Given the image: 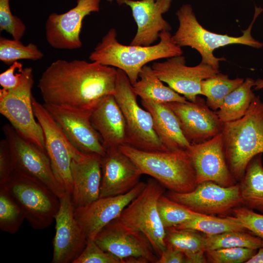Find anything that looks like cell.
Returning <instances> with one entry per match:
<instances>
[{
    "mask_svg": "<svg viewBox=\"0 0 263 263\" xmlns=\"http://www.w3.org/2000/svg\"><path fill=\"white\" fill-rule=\"evenodd\" d=\"M262 154L255 155L250 161L239 185L242 204L263 214Z\"/></svg>",
    "mask_w": 263,
    "mask_h": 263,
    "instance_id": "4316f807",
    "label": "cell"
},
{
    "mask_svg": "<svg viewBox=\"0 0 263 263\" xmlns=\"http://www.w3.org/2000/svg\"><path fill=\"white\" fill-rule=\"evenodd\" d=\"M113 95L126 122V145L145 151L168 150L163 146L155 131L151 113L140 107L130 79L118 69Z\"/></svg>",
    "mask_w": 263,
    "mask_h": 263,
    "instance_id": "52a82bcc",
    "label": "cell"
},
{
    "mask_svg": "<svg viewBox=\"0 0 263 263\" xmlns=\"http://www.w3.org/2000/svg\"><path fill=\"white\" fill-rule=\"evenodd\" d=\"M176 116L182 132L190 144L207 141L222 132L224 123L216 112L198 96L194 101L166 103Z\"/></svg>",
    "mask_w": 263,
    "mask_h": 263,
    "instance_id": "e0dca14e",
    "label": "cell"
},
{
    "mask_svg": "<svg viewBox=\"0 0 263 263\" xmlns=\"http://www.w3.org/2000/svg\"><path fill=\"white\" fill-rule=\"evenodd\" d=\"M25 215L19 205L3 188H0V229L11 234L21 227Z\"/></svg>",
    "mask_w": 263,
    "mask_h": 263,
    "instance_id": "836d02e7",
    "label": "cell"
},
{
    "mask_svg": "<svg viewBox=\"0 0 263 263\" xmlns=\"http://www.w3.org/2000/svg\"><path fill=\"white\" fill-rule=\"evenodd\" d=\"M141 101L151 113L155 131L165 149L187 150L191 144L185 136L176 116L167 104L148 100Z\"/></svg>",
    "mask_w": 263,
    "mask_h": 263,
    "instance_id": "d4e9b609",
    "label": "cell"
},
{
    "mask_svg": "<svg viewBox=\"0 0 263 263\" xmlns=\"http://www.w3.org/2000/svg\"><path fill=\"white\" fill-rule=\"evenodd\" d=\"M129 6L135 21L137 30L131 44L133 45H151L159 38L161 32L169 31L170 25L162 15L169 9L172 0H109Z\"/></svg>",
    "mask_w": 263,
    "mask_h": 263,
    "instance_id": "44dd1931",
    "label": "cell"
},
{
    "mask_svg": "<svg viewBox=\"0 0 263 263\" xmlns=\"http://www.w3.org/2000/svg\"><path fill=\"white\" fill-rule=\"evenodd\" d=\"M191 210L200 214L226 216L242 204L239 184L224 187L212 181L196 186L192 191L177 193L169 191L166 195Z\"/></svg>",
    "mask_w": 263,
    "mask_h": 263,
    "instance_id": "7c38bea8",
    "label": "cell"
},
{
    "mask_svg": "<svg viewBox=\"0 0 263 263\" xmlns=\"http://www.w3.org/2000/svg\"><path fill=\"white\" fill-rule=\"evenodd\" d=\"M43 54L38 46L29 43L23 44L20 40L0 38V60L7 65H11L20 59L38 60Z\"/></svg>",
    "mask_w": 263,
    "mask_h": 263,
    "instance_id": "d6a6232c",
    "label": "cell"
},
{
    "mask_svg": "<svg viewBox=\"0 0 263 263\" xmlns=\"http://www.w3.org/2000/svg\"><path fill=\"white\" fill-rule=\"evenodd\" d=\"M232 212L246 230L262 240L263 247V214L256 213L246 207L240 206L234 208Z\"/></svg>",
    "mask_w": 263,
    "mask_h": 263,
    "instance_id": "74e56055",
    "label": "cell"
},
{
    "mask_svg": "<svg viewBox=\"0 0 263 263\" xmlns=\"http://www.w3.org/2000/svg\"><path fill=\"white\" fill-rule=\"evenodd\" d=\"M12 154L14 172L48 188L58 198L66 192L56 179L46 151L25 138L9 124L2 127Z\"/></svg>",
    "mask_w": 263,
    "mask_h": 263,
    "instance_id": "9c48e42d",
    "label": "cell"
},
{
    "mask_svg": "<svg viewBox=\"0 0 263 263\" xmlns=\"http://www.w3.org/2000/svg\"><path fill=\"white\" fill-rule=\"evenodd\" d=\"M32 105L34 115L43 131L45 151L54 173L65 192L71 196L73 190L72 161L79 159L86 153L81 152L72 144L43 105L33 96Z\"/></svg>",
    "mask_w": 263,
    "mask_h": 263,
    "instance_id": "8fae6325",
    "label": "cell"
},
{
    "mask_svg": "<svg viewBox=\"0 0 263 263\" xmlns=\"http://www.w3.org/2000/svg\"><path fill=\"white\" fill-rule=\"evenodd\" d=\"M244 81L242 78L230 79L226 75L219 72L202 80V95L206 97V102L211 110L217 111L225 97Z\"/></svg>",
    "mask_w": 263,
    "mask_h": 263,
    "instance_id": "f546056e",
    "label": "cell"
},
{
    "mask_svg": "<svg viewBox=\"0 0 263 263\" xmlns=\"http://www.w3.org/2000/svg\"><path fill=\"white\" fill-rule=\"evenodd\" d=\"M23 65L15 61L0 74V85L2 88L9 90L16 87L20 82Z\"/></svg>",
    "mask_w": 263,
    "mask_h": 263,
    "instance_id": "60d3db41",
    "label": "cell"
},
{
    "mask_svg": "<svg viewBox=\"0 0 263 263\" xmlns=\"http://www.w3.org/2000/svg\"><path fill=\"white\" fill-rule=\"evenodd\" d=\"M229 169L237 182L256 155L263 153V102L256 96L245 115L225 123L222 132Z\"/></svg>",
    "mask_w": 263,
    "mask_h": 263,
    "instance_id": "277c9868",
    "label": "cell"
},
{
    "mask_svg": "<svg viewBox=\"0 0 263 263\" xmlns=\"http://www.w3.org/2000/svg\"><path fill=\"white\" fill-rule=\"evenodd\" d=\"M159 38L156 45H125L118 41L116 31L112 28L97 44L89 59L121 70L133 85L142 68L149 62L182 55L181 47L174 43L169 31L161 32Z\"/></svg>",
    "mask_w": 263,
    "mask_h": 263,
    "instance_id": "7a4b0ae2",
    "label": "cell"
},
{
    "mask_svg": "<svg viewBox=\"0 0 263 263\" xmlns=\"http://www.w3.org/2000/svg\"><path fill=\"white\" fill-rule=\"evenodd\" d=\"M164 188L155 179L149 178L142 192L114 220L123 227L144 235L158 258L167 246L166 229L157 208L158 200L163 194Z\"/></svg>",
    "mask_w": 263,
    "mask_h": 263,
    "instance_id": "8992f818",
    "label": "cell"
},
{
    "mask_svg": "<svg viewBox=\"0 0 263 263\" xmlns=\"http://www.w3.org/2000/svg\"><path fill=\"white\" fill-rule=\"evenodd\" d=\"M166 242L181 251L186 263H207L206 257V236L198 231L179 229L174 227L166 229Z\"/></svg>",
    "mask_w": 263,
    "mask_h": 263,
    "instance_id": "83f0119b",
    "label": "cell"
},
{
    "mask_svg": "<svg viewBox=\"0 0 263 263\" xmlns=\"http://www.w3.org/2000/svg\"><path fill=\"white\" fill-rule=\"evenodd\" d=\"M101 157L95 153H86L79 159L72 160L71 200L75 210L83 207L99 198Z\"/></svg>",
    "mask_w": 263,
    "mask_h": 263,
    "instance_id": "603a6c76",
    "label": "cell"
},
{
    "mask_svg": "<svg viewBox=\"0 0 263 263\" xmlns=\"http://www.w3.org/2000/svg\"><path fill=\"white\" fill-rule=\"evenodd\" d=\"M263 9L255 7L253 18L247 28L243 30V35L232 37L212 32L205 28L198 21L191 5H182L176 13L179 26L172 36L174 43L180 47L188 46L195 49L200 54L201 62L219 69L220 62L225 60L224 57H217L215 50L228 45L238 44L259 49L263 43L253 38L251 29L254 23Z\"/></svg>",
    "mask_w": 263,
    "mask_h": 263,
    "instance_id": "3957f363",
    "label": "cell"
},
{
    "mask_svg": "<svg viewBox=\"0 0 263 263\" xmlns=\"http://www.w3.org/2000/svg\"><path fill=\"white\" fill-rule=\"evenodd\" d=\"M195 172L196 185L212 181L224 187L237 184L225 157L222 133L187 150Z\"/></svg>",
    "mask_w": 263,
    "mask_h": 263,
    "instance_id": "2e32d148",
    "label": "cell"
},
{
    "mask_svg": "<svg viewBox=\"0 0 263 263\" xmlns=\"http://www.w3.org/2000/svg\"><path fill=\"white\" fill-rule=\"evenodd\" d=\"M14 168L11 148L8 141L0 142V186L4 185L12 176Z\"/></svg>",
    "mask_w": 263,
    "mask_h": 263,
    "instance_id": "ab89813d",
    "label": "cell"
},
{
    "mask_svg": "<svg viewBox=\"0 0 263 263\" xmlns=\"http://www.w3.org/2000/svg\"><path fill=\"white\" fill-rule=\"evenodd\" d=\"M94 240L103 250L124 263H156L158 259L144 235L123 227L114 220L105 226Z\"/></svg>",
    "mask_w": 263,
    "mask_h": 263,
    "instance_id": "4fadbf2b",
    "label": "cell"
},
{
    "mask_svg": "<svg viewBox=\"0 0 263 263\" xmlns=\"http://www.w3.org/2000/svg\"><path fill=\"white\" fill-rule=\"evenodd\" d=\"M101 0H77L76 5L62 14H50L45 24L47 42L53 48L76 50L82 43L80 38L82 21L92 12H98Z\"/></svg>",
    "mask_w": 263,
    "mask_h": 263,
    "instance_id": "9a60e30c",
    "label": "cell"
},
{
    "mask_svg": "<svg viewBox=\"0 0 263 263\" xmlns=\"http://www.w3.org/2000/svg\"><path fill=\"white\" fill-rule=\"evenodd\" d=\"M254 89L256 90L263 89V79L259 78L255 81Z\"/></svg>",
    "mask_w": 263,
    "mask_h": 263,
    "instance_id": "ee69618b",
    "label": "cell"
},
{
    "mask_svg": "<svg viewBox=\"0 0 263 263\" xmlns=\"http://www.w3.org/2000/svg\"><path fill=\"white\" fill-rule=\"evenodd\" d=\"M206 251L220 248L245 247L258 249L262 246V240L245 231H231L206 235Z\"/></svg>",
    "mask_w": 263,
    "mask_h": 263,
    "instance_id": "1f68e13d",
    "label": "cell"
},
{
    "mask_svg": "<svg viewBox=\"0 0 263 263\" xmlns=\"http://www.w3.org/2000/svg\"><path fill=\"white\" fill-rule=\"evenodd\" d=\"M256 252L257 249L238 247L208 250L205 255L208 263H245Z\"/></svg>",
    "mask_w": 263,
    "mask_h": 263,
    "instance_id": "d590c367",
    "label": "cell"
},
{
    "mask_svg": "<svg viewBox=\"0 0 263 263\" xmlns=\"http://www.w3.org/2000/svg\"><path fill=\"white\" fill-rule=\"evenodd\" d=\"M119 147L143 174L151 176L169 191L186 193L196 187L195 172L187 150L150 151L128 145Z\"/></svg>",
    "mask_w": 263,
    "mask_h": 263,
    "instance_id": "5b68a950",
    "label": "cell"
},
{
    "mask_svg": "<svg viewBox=\"0 0 263 263\" xmlns=\"http://www.w3.org/2000/svg\"><path fill=\"white\" fill-rule=\"evenodd\" d=\"M102 179L99 197L126 193L140 182L143 174L134 162L119 147L106 149L101 157Z\"/></svg>",
    "mask_w": 263,
    "mask_h": 263,
    "instance_id": "ffe728a7",
    "label": "cell"
},
{
    "mask_svg": "<svg viewBox=\"0 0 263 263\" xmlns=\"http://www.w3.org/2000/svg\"><path fill=\"white\" fill-rule=\"evenodd\" d=\"M43 105L77 149L85 153L105 155L106 149L90 116L57 106Z\"/></svg>",
    "mask_w": 263,
    "mask_h": 263,
    "instance_id": "7402d4cb",
    "label": "cell"
},
{
    "mask_svg": "<svg viewBox=\"0 0 263 263\" xmlns=\"http://www.w3.org/2000/svg\"><path fill=\"white\" fill-rule=\"evenodd\" d=\"M167 246L159 257L156 263H186L185 254L171 244L166 243Z\"/></svg>",
    "mask_w": 263,
    "mask_h": 263,
    "instance_id": "b9f144b4",
    "label": "cell"
},
{
    "mask_svg": "<svg viewBox=\"0 0 263 263\" xmlns=\"http://www.w3.org/2000/svg\"><path fill=\"white\" fill-rule=\"evenodd\" d=\"M174 227L201 232L206 235H216L231 231H246L233 216L219 218L204 214Z\"/></svg>",
    "mask_w": 263,
    "mask_h": 263,
    "instance_id": "4dcf8cb0",
    "label": "cell"
},
{
    "mask_svg": "<svg viewBox=\"0 0 263 263\" xmlns=\"http://www.w3.org/2000/svg\"><path fill=\"white\" fill-rule=\"evenodd\" d=\"M182 55L170 58L163 62H154L151 68L157 77L187 100L194 101L202 95V80L219 72V69L200 62L195 66L186 64Z\"/></svg>",
    "mask_w": 263,
    "mask_h": 263,
    "instance_id": "5bb4252c",
    "label": "cell"
},
{
    "mask_svg": "<svg viewBox=\"0 0 263 263\" xmlns=\"http://www.w3.org/2000/svg\"><path fill=\"white\" fill-rule=\"evenodd\" d=\"M157 208L165 229L175 227L203 215L191 210L164 194L158 200Z\"/></svg>",
    "mask_w": 263,
    "mask_h": 263,
    "instance_id": "e575fe53",
    "label": "cell"
},
{
    "mask_svg": "<svg viewBox=\"0 0 263 263\" xmlns=\"http://www.w3.org/2000/svg\"><path fill=\"white\" fill-rule=\"evenodd\" d=\"M245 263H263V247L259 248V250Z\"/></svg>",
    "mask_w": 263,
    "mask_h": 263,
    "instance_id": "7bdbcfd3",
    "label": "cell"
},
{
    "mask_svg": "<svg viewBox=\"0 0 263 263\" xmlns=\"http://www.w3.org/2000/svg\"><path fill=\"white\" fill-rule=\"evenodd\" d=\"M132 85L134 93L141 100L162 103L187 100L169 86L165 85L155 75L151 67L147 65L142 68L138 80Z\"/></svg>",
    "mask_w": 263,
    "mask_h": 263,
    "instance_id": "484cf974",
    "label": "cell"
},
{
    "mask_svg": "<svg viewBox=\"0 0 263 263\" xmlns=\"http://www.w3.org/2000/svg\"><path fill=\"white\" fill-rule=\"evenodd\" d=\"M146 184L139 182L126 193L99 197L90 204L75 210V218L87 240L94 239L105 226L118 218L124 209L142 192Z\"/></svg>",
    "mask_w": 263,
    "mask_h": 263,
    "instance_id": "d6986e66",
    "label": "cell"
},
{
    "mask_svg": "<svg viewBox=\"0 0 263 263\" xmlns=\"http://www.w3.org/2000/svg\"><path fill=\"white\" fill-rule=\"evenodd\" d=\"M255 80L246 77L243 82L225 98L216 113L224 123L235 121L243 117L256 96L252 91Z\"/></svg>",
    "mask_w": 263,
    "mask_h": 263,
    "instance_id": "f1b7e54d",
    "label": "cell"
},
{
    "mask_svg": "<svg viewBox=\"0 0 263 263\" xmlns=\"http://www.w3.org/2000/svg\"><path fill=\"white\" fill-rule=\"evenodd\" d=\"M117 69L96 61L58 59L42 73L38 87L44 104L90 116L101 100L113 94Z\"/></svg>",
    "mask_w": 263,
    "mask_h": 263,
    "instance_id": "6da1fadb",
    "label": "cell"
},
{
    "mask_svg": "<svg viewBox=\"0 0 263 263\" xmlns=\"http://www.w3.org/2000/svg\"><path fill=\"white\" fill-rule=\"evenodd\" d=\"M73 263H124L121 259L103 250L94 239L87 240L80 255Z\"/></svg>",
    "mask_w": 263,
    "mask_h": 263,
    "instance_id": "f35d334b",
    "label": "cell"
},
{
    "mask_svg": "<svg viewBox=\"0 0 263 263\" xmlns=\"http://www.w3.org/2000/svg\"><path fill=\"white\" fill-rule=\"evenodd\" d=\"M9 2L10 0H0V30L7 32L14 39L20 40L26 27L19 17L12 14Z\"/></svg>",
    "mask_w": 263,
    "mask_h": 263,
    "instance_id": "8d00e7d4",
    "label": "cell"
},
{
    "mask_svg": "<svg viewBox=\"0 0 263 263\" xmlns=\"http://www.w3.org/2000/svg\"><path fill=\"white\" fill-rule=\"evenodd\" d=\"M21 73V81L16 87L0 90V113L21 135L45 151L43 131L36 120L33 108V70L26 67Z\"/></svg>",
    "mask_w": 263,
    "mask_h": 263,
    "instance_id": "ba28073f",
    "label": "cell"
},
{
    "mask_svg": "<svg viewBox=\"0 0 263 263\" xmlns=\"http://www.w3.org/2000/svg\"><path fill=\"white\" fill-rule=\"evenodd\" d=\"M0 188L6 189L19 205L34 229L46 228L55 220L59 198L46 187L14 172Z\"/></svg>",
    "mask_w": 263,
    "mask_h": 263,
    "instance_id": "30bf717a",
    "label": "cell"
},
{
    "mask_svg": "<svg viewBox=\"0 0 263 263\" xmlns=\"http://www.w3.org/2000/svg\"><path fill=\"white\" fill-rule=\"evenodd\" d=\"M60 207L55 220L52 263H73L84 249L87 239L74 215L71 196L65 192L59 198Z\"/></svg>",
    "mask_w": 263,
    "mask_h": 263,
    "instance_id": "ac0fdd59",
    "label": "cell"
},
{
    "mask_svg": "<svg viewBox=\"0 0 263 263\" xmlns=\"http://www.w3.org/2000/svg\"><path fill=\"white\" fill-rule=\"evenodd\" d=\"M90 120L106 149L127 144L126 122L113 94L101 100L92 112Z\"/></svg>",
    "mask_w": 263,
    "mask_h": 263,
    "instance_id": "cb8c5ba5",
    "label": "cell"
}]
</instances>
